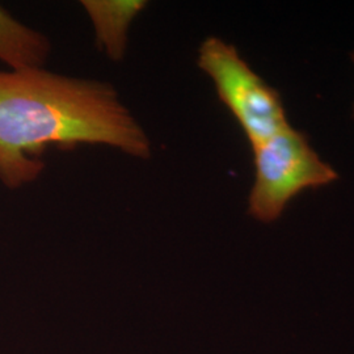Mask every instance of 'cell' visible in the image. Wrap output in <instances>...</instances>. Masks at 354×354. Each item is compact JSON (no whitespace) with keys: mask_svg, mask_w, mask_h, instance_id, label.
Segmentation results:
<instances>
[{"mask_svg":"<svg viewBox=\"0 0 354 354\" xmlns=\"http://www.w3.org/2000/svg\"><path fill=\"white\" fill-rule=\"evenodd\" d=\"M102 145L149 159L151 140L105 82L48 71L0 70V181L10 189L44 171L46 147Z\"/></svg>","mask_w":354,"mask_h":354,"instance_id":"1","label":"cell"},{"mask_svg":"<svg viewBox=\"0 0 354 354\" xmlns=\"http://www.w3.org/2000/svg\"><path fill=\"white\" fill-rule=\"evenodd\" d=\"M252 150L254 183L248 213L263 223L277 221L304 190L327 187L339 177L322 160L307 136L290 125L254 145Z\"/></svg>","mask_w":354,"mask_h":354,"instance_id":"2","label":"cell"},{"mask_svg":"<svg viewBox=\"0 0 354 354\" xmlns=\"http://www.w3.org/2000/svg\"><path fill=\"white\" fill-rule=\"evenodd\" d=\"M197 64L214 83L219 100L234 115L251 147L289 127L279 91L253 71L234 45L221 38H206L198 49Z\"/></svg>","mask_w":354,"mask_h":354,"instance_id":"3","label":"cell"},{"mask_svg":"<svg viewBox=\"0 0 354 354\" xmlns=\"http://www.w3.org/2000/svg\"><path fill=\"white\" fill-rule=\"evenodd\" d=\"M95 32L97 48L111 59L122 61L127 50L129 32L140 13L147 7L145 0H83Z\"/></svg>","mask_w":354,"mask_h":354,"instance_id":"4","label":"cell"},{"mask_svg":"<svg viewBox=\"0 0 354 354\" xmlns=\"http://www.w3.org/2000/svg\"><path fill=\"white\" fill-rule=\"evenodd\" d=\"M50 51L46 36L20 23L0 6V61L8 70L45 67Z\"/></svg>","mask_w":354,"mask_h":354,"instance_id":"5","label":"cell"},{"mask_svg":"<svg viewBox=\"0 0 354 354\" xmlns=\"http://www.w3.org/2000/svg\"><path fill=\"white\" fill-rule=\"evenodd\" d=\"M352 59H353V62H354V53H353V54H352ZM353 117H354V108H353Z\"/></svg>","mask_w":354,"mask_h":354,"instance_id":"6","label":"cell"}]
</instances>
